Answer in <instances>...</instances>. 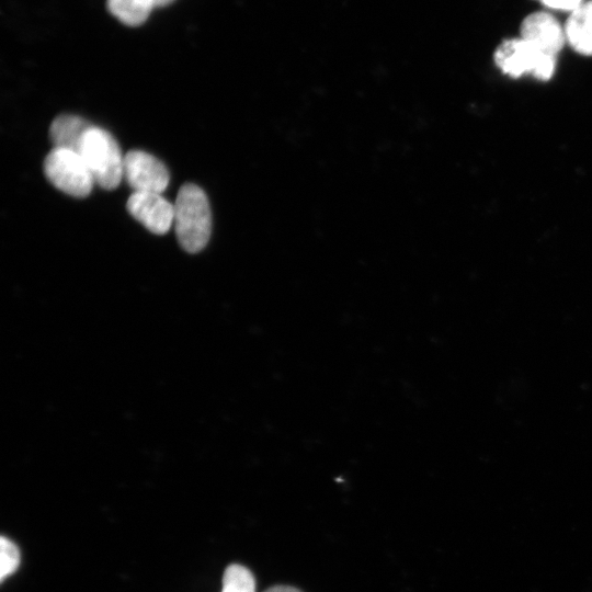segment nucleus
<instances>
[{
  "instance_id": "nucleus-1",
  "label": "nucleus",
  "mask_w": 592,
  "mask_h": 592,
  "mask_svg": "<svg viewBox=\"0 0 592 592\" xmlns=\"http://www.w3.org/2000/svg\"><path fill=\"white\" fill-rule=\"evenodd\" d=\"M173 205L174 230L181 248L189 253L202 251L212 231V210L206 193L194 183H185Z\"/></svg>"
},
{
  "instance_id": "nucleus-2",
  "label": "nucleus",
  "mask_w": 592,
  "mask_h": 592,
  "mask_svg": "<svg viewBox=\"0 0 592 592\" xmlns=\"http://www.w3.org/2000/svg\"><path fill=\"white\" fill-rule=\"evenodd\" d=\"M78 152L99 186L114 190L119 185L123 180L124 156L111 133L93 125L84 134Z\"/></svg>"
},
{
  "instance_id": "nucleus-3",
  "label": "nucleus",
  "mask_w": 592,
  "mask_h": 592,
  "mask_svg": "<svg viewBox=\"0 0 592 592\" xmlns=\"http://www.w3.org/2000/svg\"><path fill=\"white\" fill-rule=\"evenodd\" d=\"M43 169L55 187L73 197L88 196L95 183L78 151L53 148L44 159Z\"/></svg>"
},
{
  "instance_id": "nucleus-4",
  "label": "nucleus",
  "mask_w": 592,
  "mask_h": 592,
  "mask_svg": "<svg viewBox=\"0 0 592 592\" xmlns=\"http://www.w3.org/2000/svg\"><path fill=\"white\" fill-rule=\"evenodd\" d=\"M493 58L502 72L514 78L531 73L545 81L556 67V56L537 49L523 38L504 41L496 49Z\"/></svg>"
},
{
  "instance_id": "nucleus-5",
  "label": "nucleus",
  "mask_w": 592,
  "mask_h": 592,
  "mask_svg": "<svg viewBox=\"0 0 592 592\" xmlns=\"http://www.w3.org/2000/svg\"><path fill=\"white\" fill-rule=\"evenodd\" d=\"M123 178L134 192L161 194L170 182L169 171L162 161L136 149L124 155Z\"/></svg>"
},
{
  "instance_id": "nucleus-6",
  "label": "nucleus",
  "mask_w": 592,
  "mask_h": 592,
  "mask_svg": "<svg viewBox=\"0 0 592 592\" xmlns=\"http://www.w3.org/2000/svg\"><path fill=\"white\" fill-rule=\"evenodd\" d=\"M126 208L137 221L156 235H164L173 224L174 205L159 193L133 192Z\"/></svg>"
},
{
  "instance_id": "nucleus-7",
  "label": "nucleus",
  "mask_w": 592,
  "mask_h": 592,
  "mask_svg": "<svg viewBox=\"0 0 592 592\" xmlns=\"http://www.w3.org/2000/svg\"><path fill=\"white\" fill-rule=\"evenodd\" d=\"M521 38L537 49L556 56L563 46L566 34L553 15L546 12H534L523 20Z\"/></svg>"
},
{
  "instance_id": "nucleus-8",
  "label": "nucleus",
  "mask_w": 592,
  "mask_h": 592,
  "mask_svg": "<svg viewBox=\"0 0 592 592\" xmlns=\"http://www.w3.org/2000/svg\"><path fill=\"white\" fill-rule=\"evenodd\" d=\"M93 125L81 116L60 114L55 117L49 127V138L54 148L79 151L81 140Z\"/></svg>"
},
{
  "instance_id": "nucleus-9",
  "label": "nucleus",
  "mask_w": 592,
  "mask_h": 592,
  "mask_svg": "<svg viewBox=\"0 0 592 592\" xmlns=\"http://www.w3.org/2000/svg\"><path fill=\"white\" fill-rule=\"evenodd\" d=\"M565 34L576 52L592 56V0L572 11L567 20Z\"/></svg>"
},
{
  "instance_id": "nucleus-10",
  "label": "nucleus",
  "mask_w": 592,
  "mask_h": 592,
  "mask_svg": "<svg viewBox=\"0 0 592 592\" xmlns=\"http://www.w3.org/2000/svg\"><path fill=\"white\" fill-rule=\"evenodd\" d=\"M107 10L119 22L128 26H139L149 16L155 0H107Z\"/></svg>"
},
{
  "instance_id": "nucleus-11",
  "label": "nucleus",
  "mask_w": 592,
  "mask_h": 592,
  "mask_svg": "<svg viewBox=\"0 0 592 592\" xmlns=\"http://www.w3.org/2000/svg\"><path fill=\"white\" fill-rule=\"evenodd\" d=\"M221 592H255L252 572L238 563L228 566L223 576Z\"/></svg>"
},
{
  "instance_id": "nucleus-12",
  "label": "nucleus",
  "mask_w": 592,
  "mask_h": 592,
  "mask_svg": "<svg viewBox=\"0 0 592 592\" xmlns=\"http://www.w3.org/2000/svg\"><path fill=\"white\" fill-rule=\"evenodd\" d=\"M1 571L0 577L3 581L7 577L11 576L20 565V551L15 544L1 537Z\"/></svg>"
},
{
  "instance_id": "nucleus-13",
  "label": "nucleus",
  "mask_w": 592,
  "mask_h": 592,
  "mask_svg": "<svg viewBox=\"0 0 592 592\" xmlns=\"http://www.w3.org/2000/svg\"><path fill=\"white\" fill-rule=\"evenodd\" d=\"M546 7L557 10L574 11L581 5V0H540Z\"/></svg>"
},
{
  "instance_id": "nucleus-14",
  "label": "nucleus",
  "mask_w": 592,
  "mask_h": 592,
  "mask_svg": "<svg viewBox=\"0 0 592 592\" xmlns=\"http://www.w3.org/2000/svg\"><path fill=\"white\" fill-rule=\"evenodd\" d=\"M265 592H300L298 589L288 585H275L267 589Z\"/></svg>"
},
{
  "instance_id": "nucleus-15",
  "label": "nucleus",
  "mask_w": 592,
  "mask_h": 592,
  "mask_svg": "<svg viewBox=\"0 0 592 592\" xmlns=\"http://www.w3.org/2000/svg\"><path fill=\"white\" fill-rule=\"evenodd\" d=\"M173 0H155L156 7H162L170 4Z\"/></svg>"
}]
</instances>
